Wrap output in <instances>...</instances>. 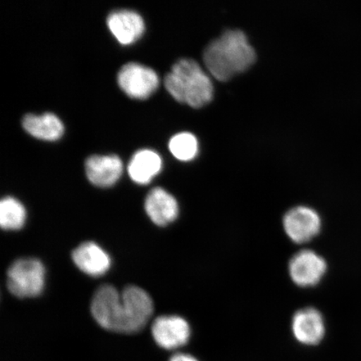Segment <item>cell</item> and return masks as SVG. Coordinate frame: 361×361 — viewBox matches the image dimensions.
<instances>
[{
  "mask_svg": "<svg viewBox=\"0 0 361 361\" xmlns=\"http://www.w3.org/2000/svg\"><path fill=\"white\" fill-rule=\"evenodd\" d=\"M26 221L24 205L15 197H6L0 202V225L4 230H19Z\"/></svg>",
  "mask_w": 361,
  "mask_h": 361,
  "instance_id": "16",
  "label": "cell"
},
{
  "mask_svg": "<svg viewBox=\"0 0 361 361\" xmlns=\"http://www.w3.org/2000/svg\"><path fill=\"white\" fill-rule=\"evenodd\" d=\"M171 154L183 161H192L198 153L197 139L190 133H180L173 135L169 142Z\"/></svg>",
  "mask_w": 361,
  "mask_h": 361,
  "instance_id": "17",
  "label": "cell"
},
{
  "mask_svg": "<svg viewBox=\"0 0 361 361\" xmlns=\"http://www.w3.org/2000/svg\"><path fill=\"white\" fill-rule=\"evenodd\" d=\"M22 124L27 133L44 141H56L65 130L61 120L53 113H44L40 116L25 115Z\"/></svg>",
  "mask_w": 361,
  "mask_h": 361,
  "instance_id": "15",
  "label": "cell"
},
{
  "mask_svg": "<svg viewBox=\"0 0 361 361\" xmlns=\"http://www.w3.org/2000/svg\"><path fill=\"white\" fill-rule=\"evenodd\" d=\"M119 87L130 97L144 100L159 87V78L152 68L130 62L121 67L117 75Z\"/></svg>",
  "mask_w": 361,
  "mask_h": 361,
  "instance_id": "5",
  "label": "cell"
},
{
  "mask_svg": "<svg viewBox=\"0 0 361 361\" xmlns=\"http://www.w3.org/2000/svg\"><path fill=\"white\" fill-rule=\"evenodd\" d=\"M123 161L116 155H94L85 161V171L90 183L94 186H113L123 174Z\"/></svg>",
  "mask_w": 361,
  "mask_h": 361,
  "instance_id": "10",
  "label": "cell"
},
{
  "mask_svg": "<svg viewBox=\"0 0 361 361\" xmlns=\"http://www.w3.org/2000/svg\"><path fill=\"white\" fill-rule=\"evenodd\" d=\"M162 160L159 154L151 149H142L135 152L128 165V173L133 182L146 185L160 173Z\"/></svg>",
  "mask_w": 361,
  "mask_h": 361,
  "instance_id": "14",
  "label": "cell"
},
{
  "mask_svg": "<svg viewBox=\"0 0 361 361\" xmlns=\"http://www.w3.org/2000/svg\"><path fill=\"white\" fill-rule=\"evenodd\" d=\"M327 270V264L313 250H305L293 256L288 264V274L296 286L313 287L322 281Z\"/></svg>",
  "mask_w": 361,
  "mask_h": 361,
  "instance_id": "7",
  "label": "cell"
},
{
  "mask_svg": "<svg viewBox=\"0 0 361 361\" xmlns=\"http://www.w3.org/2000/svg\"><path fill=\"white\" fill-rule=\"evenodd\" d=\"M164 85L176 101L193 108L207 105L214 97V85L209 76L192 59H180L176 62L165 76Z\"/></svg>",
  "mask_w": 361,
  "mask_h": 361,
  "instance_id": "3",
  "label": "cell"
},
{
  "mask_svg": "<svg viewBox=\"0 0 361 361\" xmlns=\"http://www.w3.org/2000/svg\"><path fill=\"white\" fill-rule=\"evenodd\" d=\"M152 334L161 348L176 350L187 345L191 328L187 320L180 316H160L152 324Z\"/></svg>",
  "mask_w": 361,
  "mask_h": 361,
  "instance_id": "8",
  "label": "cell"
},
{
  "mask_svg": "<svg viewBox=\"0 0 361 361\" xmlns=\"http://www.w3.org/2000/svg\"><path fill=\"white\" fill-rule=\"evenodd\" d=\"M45 269L42 261L34 258L20 259L8 269L7 286L13 295L33 298L44 288Z\"/></svg>",
  "mask_w": 361,
  "mask_h": 361,
  "instance_id": "4",
  "label": "cell"
},
{
  "mask_svg": "<svg viewBox=\"0 0 361 361\" xmlns=\"http://www.w3.org/2000/svg\"><path fill=\"white\" fill-rule=\"evenodd\" d=\"M283 227L291 241L302 245L318 235L322 222L314 209L310 207L298 206L288 210L283 216Z\"/></svg>",
  "mask_w": 361,
  "mask_h": 361,
  "instance_id": "6",
  "label": "cell"
},
{
  "mask_svg": "<svg viewBox=\"0 0 361 361\" xmlns=\"http://www.w3.org/2000/svg\"><path fill=\"white\" fill-rule=\"evenodd\" d=\"M154 310L149 293L134 286L120 293L105 284L94 293L90 311L100 326L112 332L133 334L146 326Z\"/></svg>",
  "mask_w": 361,
  "mask_h": 361,
  "instance_id": "1",
  "label": "cell"
},
{
  "mask_svg": "<svg viewBox=\"0 0 361 361\" xmlns=\"http://www.w3.org/2000/svg\"><path fill=\"white\" fill-rule=\"evenodd\" d=\"M169 361H198L192 355L188 354H176Z\"/></svg>",
  "mask_w": 361,
  "mask_h": 361,
  "instance_id": "18",
  "label": "cell"
},
{
  "mask_svg": "<svg viewBox=\"0 0 361 361\" xmlns=\"http://www.w3.org/2000/svg\"><path fill=\"white\" fill-rule=\"evenodd\" d=\"M292 332L297 341L305 345H316L326 334L323 316L314 308H305L293 314Z\"/></svg>",
  "mask_w": 361,
  "mask_h": 361,
  "instance_id": "9",
  "label": "cell"
},
{
  "mask_svg": "<svg viewBox=\"0 0 361 361\" xmlns=\"http://www.w3.org/2000/svg\"><path fill=\"white\" fill-rule=\"evenodd\" d=\"M145 210L152 222L161 227L173 223L179 215L177 200L161 188H153L148 193Z\"/></svg>",
  "mask_w": 361,
  "mask_h": 361,
  "instance_id": "12",
  "label": "cell"
},
{
  "mask_svg": "<svg viewBox=\"0 0 361 361\" xmlns=\"http://www.w3.org/2000/svg\"><path fill=\"white\" fill-rule=\"evenodd\" d=\"M107 25L121 44L137 42L145 30V23L138 13L129 10L116 11L107 18Z\"/></svg>",
  "mask_w": 361,
  "mask_h": 361,
  "instance_id": "11",
  "label": "cell"
},
{
  "mask_svg": "<svg viewBox=\"0 0 361 361\" xmlns=\"http://www.w3.org/2000/svg\"><path fill=\"white\" fill-rule=\"evenodd\" d=\"M72 259L78 269L92 277L102 276L111 267L107 252L93 242L82 243L72 252Z\"/></svg>",
  "mask_w": 361,
  "mask_h": 361,
  "instance_id": "13",
  "label": "cell"
},
{
  "mask_svg": "<svg viewBox=\"0 0 361 361\" xmlns=\"http://www.w3.org/2000/svg\"><path fill=\"white\" fill-rule=\"evenodd\" d=\"M256 60L254 48L241 30L226 31L203 52V61L214 78L227 81L248 69Z\"/></svg>",
  "mask_w": 361,
  "mask_h": 361,
  "instance_id": "2",
  "label": "cell"
}]
</instances>
